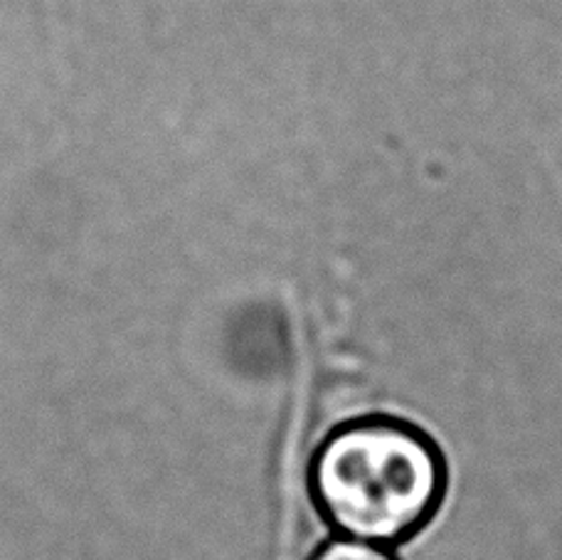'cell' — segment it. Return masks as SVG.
I'll list each match as a JSON object with an SVG mask.
<instances>
[{"label":"cell","mask_w":562,"mask_h":560,"mask_svg":"<svg viewBox=\"0 0 562 560\" xmlns=\"http://www.w3.org/2000/svg\"><path fill=\"white\" fill-rule=\"evenodd\" d=\"M308 484L318 514L340 536L395 546L437 514L447 467L419 427L395 417H360L318 445Z\"/></svg>","instance_id":"obj_1"},{"label":"cell","mask_w":562,"mask_h":560,"mask_svg":"<svg viewBox=\"0 0 562 560\" xmlns=\"http://www.w3.org/2000/svg\"><path fill=\"white\" fill-rule=\"evenodd\" d=\"M311 560H397L387 551V546L358 541V538L340 536L336 541H328L311 556Z\"/></svg>","instance_id":"obj_2"}]
</instances>
